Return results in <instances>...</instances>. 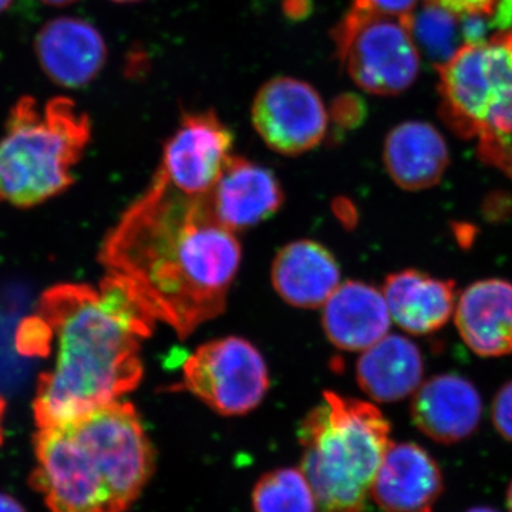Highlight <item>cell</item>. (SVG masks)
I'll use <instances>...</instances> for the list:
<instances>
[{"label":"cell","instance_id":"obj_1","mask_svg":"<svg viewBox=\"0 0 512 512\" xmlns=\"http://www.w3.org/2000/svg\"><path fill=\"white\" fill-rule=\"evenodd\" d=\"M241 254L207 195L191 197L156 174L104 239L100 262L156 320L187 338L224 311Z\"/></svg>","mask_w":512,"mask_h":512},{"label":"cell","instance_id":"obj_2","mask_svg":"<svg viewBox=\"0 0 512 512\" xmlns=\"http://www.w3.org/2000/svg\"><path fill=\"white\" fill-rule=\"evenodd\" d=\"M37 316L52 332L53 365L37 382V429L57 426L117 402L143 379L141 342L153 313L131 286L106 275L99 288L62 284L47 289Z\"/></svg>","mask_w":512,"mask_h":512},{"label":"cell","instance_id":"obj_3","mask_svg":"<svg viewBox=\"0 0 512 512\" xmlns=\"http://www.w3.org/2000/svg\"><path fill=\"white\" fill-rule=\"evenodd\" d=\"M30 485L50 512H126L153 476L154 450L123 400L35 436Z\"/></svg>","mask_w":512,"mask_h":512},{"label":"cell","instance_id":"obj_4","mask_svg":"<svg viewBox=\"0 0 512 512\" xmlns=\"http://www.w3.org/2000/svg\"><path fill=\"white\" fill-rule=\"evenodd\" d=\"M390 424L369 402L333 392L299 427L301 471L316 512H365L390 441Z\"/></svg>","mask_w":512,"mask_h":512},{"label":"cell","instance_id":"obj_5","mask_svg":"<svg viewBox=\"0 0 512 512\" xmlns=\"http://www.w3.org/2000/svg\"><path fill=\"white\" fill-rule=\"evenodd\" d=\"M90 138L89 116L69 97L43 106L35 97H20L0 137V202L32 208L62 194L74 183Z\"/></svg>","mask_w":512,"mask_h":512},{"label":"cell","instance_id":"obj_6","mask_svg":"<svg viewBox=\"0 0 512 512\" xmlns=\"http://www.w3.org/2000/svg\"><path fill=\"white\" fill-rule=\"evenodd\" d=\"M439 74L441 119L477 140L481 161L512 177V30L464 43Z\"/></svg>","mask_w":512,"mask_h":512},{"label":"cell","instance_id":"obj_7","mask_svg":"<svg viewBox=\"0 0 512 512\" xmlns=\"http://www.w3.org/2000/svg\"><path fill=\"white\" fill-rule=\"evenodd\" d=\"M336 57L367 93L397 96L420 70V52L409 19L379 15L352 5L332 30Z\"/></svg>","mask_w":512,"mask_h":512},{"label":"cell","instance_id":"obj_8","mask_svg":"<svg viewBox=\"0 0 512 512\" xmlns=\"http://www.w3.org/2000/svg\"><path fill=\"white\" fill-rule=\"evenodd\" d=\"M183 387L222 416H242L264 400L268 369L252 343L229 336L205 343L185 360Z\"/></svg>","mask_w":512,"mask_h":512},{"label":"cell","instance_id":"obj_9","mask_svg":"<svg viewBox=\"0 0 512 512\" xmlns=\"http://www.w3.org/2000/svg\"><path fill=\"white\" fill-rule=\"evenodd\" d=\"M252 123L271 150L299 156L322 143L328 131V111L311 84L275 77L256 93Z\"/></svg>","mask_w":512,"mask_h":512},{"label":"cell","instance_id":"obj_10","mask_svg":"<svg viewBox=\"0 0 512 512\" xmlns=\"http://www.w3.org/2000/svg\"><path fill=\"white\" fill-rule=\"evenodd\" d=\"M234 136L214 111L185 113L164 146L158 175L191 197L210 194L231 158Z\"/></svg>","mask_w":512,"mask_h":512},{"label":"cell","instance_id":"obj_11","mask_svg":"<svg viewBox=\"0 0 512 512\" xmlns=\"http://www.w3.org/2000/svg\"><path fill=\"white\" fill-rule=\"evenodd\" d=\"M35 53L47 79L66 89L92 83L107 60L106 42L99 30L72 16L43 25L36 35Z\"/></svg>","mask_w":512,"mask_h":512},{"label":"cell","instance_id":"obj_12","mask_svg":"<svg viewBox=\"0 0 512 512\" xmlns=\"http://www.w3.org/2000/svg\"><path fill=\"white\" fill-rule=\"evenodd\" d=\"M443 491V473L426 448L390 443L370 495L384 512H433Z\"/></svg>","mask_w":512,"mask_h":512},{"label":"cell","instance_id":"obj_13","mask_svg":"<svg viewBox=\"0 0 512 512\" xmlns=\"http://www.w3.org/2000/svg\"><path fill=\"white\" fill-rule=\"evenodd\" d=\"M412 419L430 440L456 444L480 426L483 400L477 387L460 375L446 373L421 383L413 394Z\"/></svg>","mask_w":512,"mask_h":512},{"label":"cell","instance_id":"obj_14","mask_svg":"<svg viewBox=\"0 0 512 512\" xmlns=\"http://www.w3.org/2000/svg\"><path fill=\"white\" fill-rule=\"evenodd\" d=\"M207 198L217 220L235 232L276 214L284 202V191L268 168L231 157Z\"/></svg>","mask_w":512,"mask_h":512},{"label":"cell","instance_id":"obj_15","mask_svg":"<svg viewBox=\"0 0 512 512\" xmlns=\"http://www.w3.org/2000/svg\"><path fill=\"white\" fill-rule=\"evenodd\" d=\"M456 325L476 355H511L512 282L493 278L468 286L457 301Z\"/></svg>","mask_w":512,"mask_h":512},{"label":"cell","instance_id":"obj_16","mask_svg":"<svg viewBox=\"0 0 512 512\" xmlns=\"http://www.w3.org/2000/svg\"><path fill=\"white\" fill-rule=\"evenodd\" d=\"M382 292L390 316L410 335L437 332L456 311V282L434 278L417 269H404L387 276Z\"/></svg>","mask_w":512,"mask_h":512},{"label":"cell","instance_id":"obj_17","mask_svg":"<svg viewBox=\"0 0 512 512\" xmlns=\"http://www.w3.org/2000/svg\"><path fill=\"white\" fill-rule=\"evenodd\" d=\"M392 323L383 292L363 282L349 281L323 305L322 325L336 348L363 352L387 336Z\"/></svg>","mask_w":512,"mask_h":512},{"label":"cell","instance_id":"obj_18","mask_svg":"<svg viewBox=\"0 0 512 512\" xmlns=\"http://www.w3.org/2000/svg\"><path fill=\"white\" fill-rule=\"evenodd\" d=\"M272 285L295 308H320L339 288L338 261L329 249L311 239L291 242L275 256Z\"/></svg>","mask_w":512,"mask_h":512},{"label":"cell","instance_id":"obj_19","mask_svg":"<svg viewBox=\"0 0 512 512\" xmlns=\"http://www.w3.org/2000/svg\"><path fill=\"white\" fill-rule=\"evenodd\" d=\"M383 160L390 178L406 191H423L440 183L450 164L444 137L424 121H406L387 134Z\"/></svg>","mask_w":512,"mask_h":512},{"label":"cell","instance_id":"obj_20","mask_svg":"<svg viewBox=\"0 0 512 512\" xmlns=\"http://www.w3.org/2000/svg\"><path fill=\"white\" fill-rule=\"evenodd\" d=\"M424 376L423 355L412 340L387 335L363 350L356 365L360 389L379 403L406 399L419 389Z\"/></svg>","mask_w":512,"mask_h":512},{"label":"cell","instance_id":"obj_21","mask_svg":"<svg viewBox=\"0 0 512 512\" xmlns=\"http://www.w3.org/2000/svg\"><path fill=\"white\" fill-rule=\"evenodd\" d=\"M450 10L426 0V5L409 18L416 45L437 67L443 66L460 49L461 19Z\"/></svg>","mask_w":512,"mask_h":512},{"label":"cell","instance_id":"obj_22","mask_svg":"<svg viewBox=\"0 0 512 512\" xmlns=\"http://www.w3.org/2000/svg\"><path fill=\"white\" fill-rule=\"evenodd\" d=\"M252 508L254 512H316V503L301 468H278L255 484Z\"/></svg>","mask_w":512,"mask_h":512},{"label":"cell","instance_id":"obj_23","mask_svg":"<svg viewBox=\"0 0 512 512\" xmlns=\"http://www.w3.org/2000/svg\"><path fill=\"white\" fill-rule=\"evenodd\" d=\"M366 104L362 97L353 93L340 94L330 104L329 116L335 133L342 134L345 131L362 126L366 119Z\"/></svg>","mask_w":512,"mask_h":512},{"label":"cell","instance_id":"obj_24","mask_svg":"<svg viewBox=\"0 0 512 512\" xmlns=\"http://www.w3.org/2000/svg\"><path fill=\"white\" fill-rule=\"evenodd\" d=\"M491 417L500 436L512 443V380L501 386L495 394Z\"/></svg>","mask_w":512,"mask_h":512},{"label":"cell","instance_id":"obj_25","mask_svg":"<svg viewBox=\"0 0 512 512\" xmlns=\"http://www.w3.org/2000/svg\"><path fill=\"white\" fill-rule=\"evenodd\" d=\"M419 0H353L357 8L370 10L392 18L409 19Z\"/></svg>","mask_w":512,"mask_h":512},{"label":"cell","instance_id":"obj_26","mask_svg":"<svg viewBox=\"0 0 512 512\" xmlns=\"http://www.w3.org/2000/svg\"><path fill=\"white\" fill-rule=\"evenodd\" d=\"M429 2L436 3L457 16H488L495 5V0H429Z\"/></svg>","mask_w":512,"mask_h":512},{"label":"cell","instance_id":"obj_27","mask_svg":"<svg viewBox=\"0 0 512 512\" xmlns=\"http://www.w3.org/2000/svg\"><path fill=\"white\" fill-rule=\"evenodd\" d=\"M488 26L494 29L512 30V0H495L493 10L487 16Z\"/></svg>","mask_w":512,"mask_h":512},{"label":"cell","instance_id":"obj_28","mask_svg":"<svg viewBox=\"0 0 512 512\" xmlns=\"http://www.w3.org/2000/svg\"><path fill=\"white\" fill-rule=\"evenodd\" d=\"M284 12L292 20L306 19L312 12V0H285Z\"/></svg>","mask_w":512,"mask_h":512},{"label":"cell","instance_id":"obj_29","mask_svg":"<svg viewBox=\"0 0 512 512\" xmlns=\"http://www.w3.org/2000/svg\"><path fill=\"white\" fill-rule=\"evenodd\" d=\"M0 512H26V510L12 495L0 493Z\"/></svg>","mask_w":512,"mask_h":512},{"label":"cell","instance_id":"obj_30","mask_svg":"<svg viewBox=\"0 0 512 512\" xmlns=\"http://www.w3.org/2000/svg\"><path fill=\"white\" fill-rule=\"evenodd\" d=\"M43 3L49 6H56V8H63V6L72 5L77 0H42Z\"/></svg>","mask_w":512,"mask_h":512},{"label":"cell","instance_id":"obj_31","mask_svg":"<svg viewBox=\"0 0 512 512\" xmlns=\"http://www.w3.org/2000/svg\"><path fill=\"white\" fill-rule=\"evenodd\" d=\"M6 412V403L5 400L0 397V444L3 441V416H5Z\"/></svg>","mask_w":512,"mask_h":512},{"label":"cell","instance_id":"obj_32","mask_svg":"<svg viewBox=\"0 0 512 512\" xmlns=\"http://www.w3.org/2000/svg\"><path fill=\"white\" fill-rule=\"evenodd\" d=\"M507 507H508V512H512V481H511L510 487H508V491H507Z\"/></svg>","mask_w":512,"mask_h":512},{"label":"cell","instance_id":"obj_33","mask_svg":"<svg viewBox=\"0 0 512 512\" xmlns=\"http://www.w3.org/2000/svg\"><path fill=\"white\" fill-rule=\"evenodd\" d=\"M466 512H498V511L494 510V508H491V507H474V508H471V510H468Z\"/></svg>","mask_w":512,"mask_h":512},{"label":"cell","instance_id":"obj_34","mask_svg":"<svg viewBox=\"0 0 512 512\" xmlns=\"http://www.w3.org/2000/svg\"><path fill=\"white\" fill-rule=\"evenodd\" d=\"M12 2L13 0H0V13L5 12L12 5Z\"/></svg>","mask_w":512,"mask_h":512},{"label":"cell","instance_id":"obj_35","mask_svg":"<svg viewBox=\"0 0 512 512\" xmlns=\"http://www.w3.org/2000/svg\"><path fill=\"white\" fill-rule=\"evenodd\" d=\"M111 2H116V3H134V2H140V0H111Z\"/></svg>","mask_w":512,"mask_h":512}]
</instances>
